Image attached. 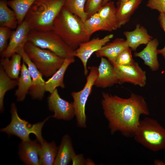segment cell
Returning a JSON list of instances; mask_svg holds the SVG:
<instances>
[{
    "mask_svg": "<svg viewBox=\"0 0 165 165\" xmlns=\"http://www.w3.org/2000/svg\"><path fill=\"white\" fill-rule=\"evenodd\" d=\"M101 103L112 134L119 131L126 136H134L140 123V116L150 114L144 98L133 93L129 97L124 98L103 92Z\"/></svg>",
    "mask_w": 165,
    "mask_h": 165,
    "instance_id": "1",
    "label": "cell"
},
{
    "mask_svg": "<svg viewBox=\"0 0 165 165\" xmlns=\"http://www.w3.org/2000/svg\"><path fill=\"white\" fill-rule=\"evenodd\" d=\"M52 30L74 50L80 44L90 40L82 20L63 7L54 21Z\"/></svg>",
    "mask_w": 165,
    "mask_h": 165,
    "instance_id": "2",
    "label": "cell"
},
{
    "mask_svg": "<svg viewBox=\"0 0 165 165\" xmlns=\"http://www.w3.org/2000/svg\"><path fill=\"white\" fill-rule=\"evenodd\" d=\"M65 0H37L24 19L31 30H52L54 21L63 8Z\"/></svg>",
    "mask_w": 165,
    "mask_h": 165,
    "instance_id": "3",
    "label": "cell"
},
{
    "mask_svg": "<svg viewBox=\"0 0 165 165\" xmlns=\"http://www.w3.org/2000/svg\"><path fill=\"white\" fill-rule=\"evenodd\" d=\"M134 136L137 142L151 150H165V129L156 120L146 117L140 121Z\"/></svg>",
    "mask_w": 165,
    "mask_h": 165,
    "instance_id": "4",
    "label": "cell"
},
{
    "mask_svg": "<svg viewBox=\"0 0 165 165\" xmlns=\"http://www.w3.org/2000/svg\"><path fill=\"white\" fill-rule=\"evenodd\" d=\"M24 50L43 76L46 78L50 77L61 66L65 59L28 41L25 44Z\"/></svg>",
    "mask_w": 165,
    "mask_h": 165,
    "instance_id": "5",
    "label": "cell"
},
{
    "mask_svg": "<svg viewBox=\"0 0 165 165\" xmlns=\"http://www.w3.org/2000/svg\"><path fill=\"white\" fill-rule=\"evenodd\" d=\"M28 41L64 58L75 57V50L53 30L46 31L31 30L29 33Z\"/></svg>",
    "mask_w": 165,
    "mask_h": 165,
    "instance_id": "6",
    "label": "cell"
},
{
    "mask_svg": "<svg viewBox=\"0 0 165 165\" xmlns=\"http://www.w3.org/2000/svg\"><path fill=\"white\" fill-rule=\"evenodd\" d=\"M10 112V123L5 127L1 129L0 131L6 133L9 137L15 135L23 141L30 140V134H33L40 144L43 142L44 140L42 136V129L45 122L50 118L52 117V116L47 117L42 122L32 125L20 118L14 103L11 104Z\"/></svg>",
    "mask_w": 165,
    "mask_h": 165,
    "instance_id": "7",
    "label": "cell"
},
{
    "mask_svg": "<svg viewBox=\"0 0 165 165\" xmlns=\"http://www.w3.org/2000/svg\"><path fill=\"white\" fill-rule=\"evenodd\" d=\"M90 72L86 77V83L80 91L71 93L78 125L81 127H86L85 108L88 98L91 94L98 73V67L93 66L88 67Z\"/></svg>",
    "mask_w": 165,
    "mask_h": 165,
    "instance_id": "8",
    "label": "cell"
},
{
    "mask_svg": "<svg viewBox=\"0 0 165 165\" xmlns=\"http://www.w3.org/2000/svg\"><path fill=\"white\" fill-rule=\"evenodd\" d=\"M21 56L23 61L27 65L31 79L32 84L28 94L33 99L42 100L45 91V82L43 75L25 52L24 48L17 53Z\"/></svg>",
    "mask_w": 165,
    "mask_h": 165,
    "instance_id": "9",
    "label": "cell"
},
{
    "mask_svg": "<svg viewBox=\"0 0 165 165\" xmlns=\"http://www.w3.org/2000/svg\"><path fill=\"white\" fill-rule=\"evenodd\" d=\"M118 79L119 83L127 82L138 86H144L146 82V73L134 62L130 65L123 66L113 65Z\"/></svg>",
    "mask_w": 165,
    "mask_h": 165,
    "instance_id": "10",
    "label": "cell"
},
{
    "mask_svg": "<svg viewBox=\"0 0 165 165\" xmlns=\"http://www.w3.org/2000/svg\"><path fill=\"white\" fill-rule=\"evenodd\" d=\"M113 37V34H110L102 38H94L81 43L75 50V57L79 58L82 64L85 75H87L88 73L87 63L89 59L94 53L100 50Z\"/></svg>",
    "mask_w": 165,
    "mask_h": 165,
    "instance_id": "11",
    "label": "cell"
},
{
    "mask_svg": "<svg viewBox=\"0 0 165 165\" xmlns=\"http://www.w3.org/2000/svg\"><path fill=\"white\" fill-rule=\"evenodd\" d=\"M49 109L54 113L52 117L65 120L72 119L75 116L73 102H70L61 98L57 89L50 94L47 98Z\"/></svg>",
    "mask_w": 165,
    "mask_h": 165,
    "instance_id": "12",
    "label": "cell"
},
{
    "mask_svg": "<svg viewBox=\"0 0 165 165\" xmlns=\"http://www.w3.org/2000/svg\"><path fill=\"white\" fill-rule=\"evenodd\" d=\"M31 30L30 25L25 20L13 31L6 49L0 54L2 58H10L24 48L28 41L29 33Z\"/></svg>",
    "mask_w": 165,
    "mask_h": 165,
    "instance_id": "13",
    "label": "cell"
},
{
    "mask_svg": "<svg viewBox=\"0 0 165 165\" xmlns=\"http://www.w3.org/2000/svg\"><path fill=\"white\" fill-rule=\"evenodd\" d=\"M98 71L97 76L94 86L98 88H105L119 83L113 65L106 58L101 57Z\"/></svg>",
    "mask_w": 165,
    "mask_h": 165,
    "instance_id": "14",
    "label": "cell"
},
{
    "mask_svg": "<svg viewBox=\"0 0 165 165\" xmlns=\"http://www.w3.org/2000/svg\"><path fill=\"white\" fill-rule=\"evenodd\" d=\"M41 146L37 140L21 141L19 146L20 159L27 165H40L39 153Z\"/></svg>",
    "mask_w": 165,
    "mask_h": 165,
    "instance_id": "15",
    "label": "cell"
},
{
    "mask_svg": "<svg viewBox=\"0 0 165 165\" xmlns=\"http://www.w3.org/2000/svg\"><path fill=\"white\" fill-rule=\"evenodd\" d=\"M159 44L157 38L152 39L146 45L143 50L138 52H135L134 54L135 57L142 60L144 64L154 71L158 70L160 67L157 57Z\"/></svg>",
    "mask_w": 165,
    "mask_h": 165,
    "instance_id": "16",
    "label": "cell"
},
{
    "mask_svg": "<svg viewBox=\"0 0 165 165\" xmlns=\"http://www.w3.org/2000/svg\"><path fill=\"white\" fill-rule=\"evenodd\" d=\"M129 47L126 40L121 38L115 39L112 42H108L95 53L96 56L107 58L114 64L118 56L124 50Z\"/></svg>",
    "mask_w": 165,
    "mask_h": 165,
    "instance_id": "17",
    "label": "cell"
},
{
    "mask_svg": "<svg viewBox=\"0 0 165 165\" xmlns=\"http://www.w3.org/2000/svg\"><path fill=\"white\" fill-rule=\"evenodd\" d=\"M123 34L126 38L129 47L133 51H136L140 45H146L153 39L148 34L146 28L139 24L136 25L134 30L125 31Z\"/></svg>",
    "mask_w": 165,
    "mask_h": 165,
    "instance_id": "18",
    "label": "cell"
},
{
    "mask_svg": "<svg viewBox=\"0 0 165 165\" xmlns=\"http://www.w3.org/2000/svg\"><path fill=\"white\" fill-rule=\"evenodd\" d=\"M75 61V57L66 58L61 66L45 82V91L51 93L58 87L64 88L65 86L64 77L68 66Z\"/></svg>",
    "mask_w": 165,
    "mask_h": 165,
    "instance_id": "19",
    "label": "cell"
},
{
    "mask_svg": "<svg viewBox=\"0 0 165 165\" xmlns=\"http://www.w3.org/2000/svg\"><path fill=\"white\" fill-rule=\"evenodd\" d=\"M142 0H129L124 2H118L116 16L119 28L129 20L132 15L137 9Z\"/></svg>",
    "mask_w": 165,
    "mask_h": 165,
    "instance_id": "20",
    "label": "cell"
},
{
    "mask_svg": "<svg viewBox=\"0 0 165 165\" xmlns=\"http://www.w3.org/2000/svg\"><path fill=\"white\" fill-rule=\"evenodd\" d=\"M75 154L70 137L68 135H65L58 147L53 165H68Z\"/></svg>",
    "mask_w": 165,
    "mask_h": 165,
    "instance_id": "21",
    "label": "cell"
},
{
    "mask_svg": "<svg viewBox=\"0 0 165 165\" xmlns=\"http://www.w3.org/2000/svg\"><path fill=\"white\" fill-rule=\"evenodd\" d=\"M18 80L17 88L15 95L16 101L20 102L24 100L31 86V79L27 66L23 61L20 74Z\"/></svg>",
    "mask_w": 165,
    "mask_h": 165,
    "instance_id": "22",
    "label": "cell"
},
{
    "mask_svg": "<svg viewBox=\"0 0 165 165\" xmlns=\"http://www.w3.org/2000/svg\"><path fill=\"white\" fill-rule=\"evenodd\" d=\"M21 56L19 53L13 54L9 58H2L0 59V66L6 74L11 78L18 79L22 67Z\"/></svg>",
    "mask_w": 165,
    "mask_h": 165,
    "instance_id": "23",
    "label": "cell"
},
{
    "mask_svg": "<svg viewBox=\"0 0 165 165\" xmlns=\"http://www.w3.org/2000/svg\"><path fill=\"white\" fill-rule=\"evenodd\" d=\"M97 13L112 31L119 28L116 8L113 1H110L102 6Z\"/></svg>",
    "mask_w": 165,
    "mask_h": 165,
    "instance_id": "24",
    "label": "cell"
},
{
    "mask_svg": "<svg viewBox=\"0 0 165 165\" xmlns=\"http://www.w3.org/2000/svg\"><path fill=\"white\" fill-rule=\"evenodd\" d=\"M83 26L89 39L91 35L96 31H112L102 20L97 12L91 15L83 22Z\"/></svg>",
    "mask_w": 165,
    "mask_h": 165,
    "instance_id": "25",
    "label": "cell"
},
{
    "mask_svg": "<svg viewBox=\"0 0 165 165\" xmlns=\"http://www.w3.org/2000/svg\"><path fill=\"white\" fill-rule=\"evenodd\" d=\"M41 144L39 156L40 165H53L58 148L53 141L49 143L44 140Z\"/></svg>",
    "mask_w": 165,
    "mask_h": 165,
    "instance_id": "26",
    "label": "cell"
},
{
    "mask_svg": "<svg viewBox=\"0 0 165 165\" xmlns=\"http://www.w3.org/2000/svg\"><path fill=\"white\" fill-rule=\"evenodd\" d=\"M6 0L0 1V27L14 29L18 24L14 12L8 7Z\"/></svg>",
    "mask_w": 165,
    "mask_h": 165,
    "instance_id": "27",
    "label": "cell"
},
{
    "mask_svg": "<svg viewBox=\"0 0 165 165\" xmlns=\"http://www.w3.org/2000/svg\"><path fill=\"white\" fill-rule=\"evenodd\" d=\"M37 0H11L7 4L15 13L18 25L24 20L28 11Z\"/></svg>",
    "mask_w": 165,
    "mask_h": 165,
    "instance_id": "28",
    "label": "cell"
},
{
    "mask_svg": "<svg viewBox=\"0 0 165 165\" xmlns=\"http://www.w3.org/2000/svg\"><path fill=\"white\" fill-rule=\"evenodd\" d=\"M17 79L10 78L0 65V110H4V99L6 93L17 86Z\"/></svg>",
    "mask_w": 165,
    "mask_h": 165,
    "instance_id": "29",
    "label": "cell"
},
{
    "mask_svg": "<svg viewBox=\"0 0 165 165\" xmlns=\"http://www.w3.org/2000/svg\"><path fill=\"white\" fill-rule=\"evenodd\" d=\"M87 0H65L63 7L79 17L84 22L88 18L85 10Z\"/></svg>",
    "mask_w": 165,
    "mask_h": 165,
    "instance_id": "30",
    "label": "cell"
},
{
    "mask_svg": "<svg viewBox=\"0 0 165 165\" xmlns=\"http://www.w3.org/2000/svg\"><path fill=\"white\" fill-rule=\"evenodd\" d=\"M135 61L133 59L131 50L128 47L123 51L116 58L114 65L127 66L133 64Z\"/></svg>",
    "mask_w": 165,
    "mask_h": 165,
    "instance_id": "31",
    "label": "cell"
},
{
    "mask_svg": "<svg viewBox=\"0 0 165 165\" xmlns=\"http://www.w3.org/2000/svg\"><path fill=\"white\" fill-rule=\"evenodd\" d=\"M7 27H0V54L6 48L8 41L10 39L13 31Z\"/></svg>",
    "mask_w": 165,
    "mask_h": 165,
    "instance_id": "32",
    "label": "cell"
},
{
    "mask_svg": "<svg viewBox=\"0 0 165 165\" xmlns=\"http://www.w3.org/2000/svg\"><path fill=\"white\" fill-rule=\"evenodd\" d=\"M103 0H87L85 10L88 15V18L97 13L101 7Z\"/></svg>",
    "mask_w": 165,
    "mask_h": 165,
    "instance_id": "33",
    "label": "cell"
},
{
    "mask_svg": "<svg viewBox=\"0 0 165 165\" xmlns=\"http://www.w3.org/2000/svg\"><path fill=\"white\" fill-rule=\"evenodd\" d=\"M146 6L152 9L165 14V0H148Z\"/></svg>",
    "mask_w": 165,
    "mask_h": 165,
    "instance_id": "34",
    "label": "cell"
},
{
    "mask_svg": "<svg viewBox=\"0 0 165 165\" xmlns=\"http://www.w3.org/2000/svg\"><path fill=\"white\" fill-rule=\"evenodd\" d=\"M158 20L161 28L165 33V14L160 13ZM157 53L158 54H161L165 60V44L163 48L157 49Z\"/></svg>",
    "mask_w": 165,
    "mask_h": 165,
    "instance_id": "35",
    "label": "cell"
},
{
    "mask_svg": "<svg viewBox=\"0 0 165 165\" xmlns=\"http://www.w3.org/2000/svg\"><path fill=\"white\" fill-rule=\"evenodd\" d=\"M72 161L73 165H84L85 164V161L82 154H75L72 157Z\"/></svg>",
    "mask_w": 165,
    "mask_h": 165,
    "instance_id": "36",
    "label": "cell"
},
{
    "mask_svg": "<svg viewBox=\"0 0 165 165\" xmlns=\"http://www.w3.org/2000/svg\"><path fill=\"white\" fill-rule=\"evenodd\" d=\"M111 0H103L102 4V6L104 5L108 2L111 1Z\"/></svg>",
    "mask_w": 165,
    "mask_h": 165,
    "instance_id": "37",
    "label": "cell"
},
{
    "mask_svg": "<svg viewBox=\"0 0 165 165\" xmlns=\"http://www.w3.org/2000/svg\"><path fill=\"white\" fill-rule=\"evenodd\" d=\"M129 0H119L118 2H120L123 3L127 2Z\"/></svg>",
    "mask_w": 165,
    "mask_h": 165,
    "instance_id": "38",
    "label": "cell"
}]
</instances>
